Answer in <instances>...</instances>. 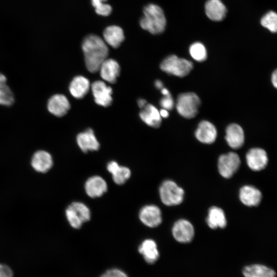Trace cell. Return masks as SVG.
I'll return each instance as SVG.
<instances>
[{
    "label": "cell",
    "instance_id": "17",
    "mask_svg": "<svg viewBox=\"0 0 277 277\" xmlns=\"http://www.w3.org/2000/svg\"><path fill=\"white\" fill-rule=\"evenodd\" d=\"M225 140L233 149L241 148L244 143L245 136L242 128L238 124H231L226 129Z\"/></svg>",
    "mask_w": 277,
    "mask_h": 277
},
{
    "label": "cell",
    "instance_id": "20",
    "mask_svg": "<svg viewBox=\"0 0 277 277\" xmlns=\"http://www.w3.org/2000/svg\"><path fill=\"white\" fill-rule=\"evenodd\" d=\"M205 13L211 20L220 22L224 19L227 9L221 0H208L205 5Z\"/></svg>",
    "mask_w": 277,
    "mask_h": 277
},
{
    "label": "cell",
    "instance_id": "33",
    "mask_svg": "<svg viewBox=\"0 0 277 277\" xmlns=\"http://www.w3.org/2000/svg\"><path fill=\"white\" fill-rule=\"evenodd\" d=\"M160 104L163 109L167 110H171L174 106V102L171 94L164 95L161 99Z\"/></svg>",
    "mask_w": 277,
    "mask_h": 277
},
{
    "label": "cell",
    "instance_id": "15",
    "mask_svg": "<svg viewBox=\"0 0 277 277\" xmlns=\"http://www.w3.org/2000/svg\"><path fill=\"white\" fill-rule=\"evenodd\" d=\"M98 71L104 81L113 84L120 75V67L116 61L107 58L101 64Z\"/></svg>",
    "mask_w": 277,
    "mask_h": 277
},
{
    "label": "cell",
    "instance_id": "5",
    "mask_svg": "<svg viewBox=\"0 0 277 277\" xmlns=\"http://www.w3.org/2000/svg\"><path fill=\"white\" fill-rule=\"evenodd\" d=\"M200 104V99L195 93L185 92L178 95L176 108L177 112L183 117L192 118L196 115Z\"/></svg>",
    "mask_w": 277,
    "mask_h": 277
},
{
    "label": "cell",
    "instance_id": "10",
    "mask_svg": "<svg viewBox=\"0 0 277 277\" xmlns=\"http://www.w3.org/2000/svg\"><path fill=\"white\" fill-rule=\"evenodd\" d=\"M172 233L176 241L180 243H186L193 239L194 230L190 222L186 220L180 219L174 224Z\"/></svg>",
    "mask_w": 277,
    "mask_h": 277
},
{
    "label": "cell",
    "instance_id": "26",
    "mask_svg": "<svg viewBox=\"0 0 277 277\" xmlns=\"http://www.w3.org/2000/svg\"><path fill=\"white\" fill-rule=\"evenodd\" d=\"M207 223L212 229L225 228L227 225V221L224 211L216 206L211 207L208 211Z\"/></svg>",
    "mask_w": 277,
    "mask_h": 277
},
{
    "label": "cell",
    "instance_id": "39",
    "mask_svg": "<svg viewBox=\"0 0 277 277\" xmlns=\"http://www.w3.org/2000/svg\"><path fill=\"white\" fill-rule=\"evenodd\" d=\"M161 93L164 96V95H168L169 94H170V92L169 91V90L166 88H164L163 87L161 90Z\"/></svg>",
    "mask_w": 277,
    "mask_h": 277
},
{
    "label": "cell",
    "instance_id": "28",
    "mask_svg": "<svg viewBox=\"0 0 277 277\" xmlns=\"http://www.w3.org/2000/svg\"><path fill=\"white\" fill-rule=\"evenodd\" d=\"M14 103V96L6 84V78L0 73V105L10 106Z\"/></svg>",
    "mask_w": 277,
    "mask_h": 277
},
{
    "label": "cell",
    "instance_id": "11",
    "mask_svg": "<svg viewBox=\"0 0 277 277\" xmlns=\"http://www.w3.org/2000/svg\"><path fill=\"white\" fill-rule=\"evenodd\" d=\"M84 188L87 195L93 199L101 197L106 193L108 190V185L104 178L95 175L86 181Z\"/></svg>",
    "mask_w": 277,
    "mask_h": 277
},
{
    "label": "cell",
    "instance_id": "14",
    "mask_svg": "<svg viewBox=\"0 0 277 277\" xmlns=\"http://www.w3.org/2000/svg\"><path fill=\"white\" fill-rule=\"evenodd\" d=\"M76 142L80 148L83 152L97 151L100 145L95 136L92 129L89 128L80 133L76 137Z\"/></svg>",
    "mask_w": 277,
    "mask_h": 277
},
{
    "label": "cell",
    "instance_id": "1",
    "mask_svg": "<svg viewBox=\"0 0 277 277\" xmlns=\"http://www.w3.org/2000/svg\"><path fill=\"white\" fill-rule=\"evenodd\" d=\"M82 48L88 70L91 73L98 71L108 55L109 50L106 43L99 36L91 34L84 38Z\"/></svg>",
    "mask_w": 277,
    "mask_h": 277
},
{
    "label": "cell",
    "instance_id": "8",
    "mask_svg": "<svg viewBox=\"0 0 277 277\" xmlns=\"http://www.w3.org/2000/svg\"><path fill=\"white\" fill-rule=\"evenodd\" d=\"M140 221L149 228L158 227L162 222V215L160 208L154 204L142 207L138 212Z\"/></svg>",
    "mask_w": 277,
    "mask_h": 277
},
{
    "label": "cell",
    "instance_id": "2",
    "mask_svg": "<svg viewBox=\"0 0 277 277\" xmlns=\"http://www.w3.org/2000/svg\"><path fill=\"white\" fill-rule=\"evenodd\" d=\"M142 29L152 34L164 32L166 26V19L162 9L157 5L149 4L143 9V16L140 21Z\"/></svg>",
    "mask_w": 277,
    "mask_h": 277
},
{
    "label": "cell",
    "instance_id": "9",
    "mask_svg": "<svg viewBox=\"0 0 277 277\" xmlns=\"http://www.w3.org/2000/svg\"><path fill=\"white\" fill-rule=\"evenodd\" d=\"M91 90L96 104L103 107L109 106L112 102V89L104 82L96 81L91 84Z\"/></svg>",
    "mask_w": 277,
    "mask_h": 277
},
{
    "label": "cell",
    "instance_id": "29",
    "mask_svg": "<svg viewBox=\"0 0 277 277\" xmlns=\"http://www.w3.org/2000/svg\"><path fill=\"white\" fill-rule=\"evenodd\" d=\"M189 51L192 58L195 61L202 62L205 61L207 52L204 45L200 42H195L190 46Z\"/></svg>",
    "mask_w": 277,
    "mask_h": 277
},
{
    "label": "cell",
    "instance_id": "24",
    "mask_svg": "<svg viewBox=\"0 0 277 277\" xmlns=\"http://www.w3.org/2000/svg\"><path fill=\"white\" fill-rule=\"evenodd\" d=\"M141 120L148 126L159 128L162 123V117L159 111L153 105L147 104L140 112Z\"/></svg>",
    "mask_w": 277,
    "mask_h": 277
},
{
    "label": "cell",
    "instance_id": "35",
    "mask_svg": "<svg viewBox=\"0 0 277 277\" xmlns=\"http://www.w3.org/2000/svg\"><path fill=\"white\" fill-rule=\"evenodd\" d=\"M271 82L273 86L276 88L277 87V71L275 69L271 75Z\"/></svg>",
    "mask_w": 277,
    "mask_h": 277
},
{
    "label": "cell",
    "instance_id": "4",
    "mask_svg": "<svg viewBox=\"0 0 277 277\" xmlns=\"http://www.w3.org/2000/svg\"><path fill=\"white\" fill-rule=\"evenodd\" d=\"M160 67L162 71L168 74L184 77L189 73L193 65L190 61L171 55L163 60Z\"/></svg>",
    "mask_w": 277,
    "mask_h": 277
},
{
    "label": "cell",
    "instance_id": "37",
    "mask_svg": "<svg viewBox=\"0 0 277 277\" xmlns=\"http://www.w3.org/2000/svg\"><path fill=\"white\" fill-rule=\"evenodd\" d=\"M147 104V101L143 98L138 99L137 101L138 106L141 109L144 108L146 105Z\"/></svg>",
    "mask_w": 277,
    "mask_h": 277
},
{
    "label": "cell",
    "instance_id": "27",
    "mask_svg": "<svg viewBox=\"0 0 277 277\" xmlns=\"http://www.w3.org/2000/svg\"><path fill=\"white\" fill-rule=\"evenodd\" d=\"M243 273L245 277H276L274 270L261 264H253L245 267Z\"/></svg>",
    "mask_w": 277,
    "mask_h": 277
},
{
    "label": "cell",
    "instance_id": "13",
    "mask_svg": "<svg viewBox=\"0 0 277 277\" xmlns=\"http://www.w3.org/2000/svg\"><path fill=\"white\" fill-rule=\"evenodd\" d=\"M195 135L200 142L210 144L215 141L217 130L214 125L210 122L202 121L198 125Z\"/></svg>",
    "mask_w": 277,
    "mask_h": 277
},
{
    "label": "cell",
    "instance_id": "34",
    "mask_svg": "<svg viewBox=\"0 0 277 277\" xmlns=\"http://www.w3.org/2000/svg\"><path fill=\"white\" fill-rule=\"evenodd\" d=\"M0 277H13L12 269L5 264H0Z\"/></svg>",
    "mask_w": 277,
    "mask_h": 277
},
{
    "label": "cell",
    "instance_id": "23",
    "mask_svg": "<svg viewBox=\"0 0 277 277\" xmlns=\"http://www.w3.org/2000/svg\"><path fill=\"white\" fill-rule=\"evenodd\" d=\"M53 160L49 153L39 150L34 153L31 159V165L37 171L46 172L52 166Z\"/></svg>",
    "mask_w": 277,
    "mask_h": 277
},
{
    "label": "cell",
    "instance_id": "7",
    "mask_svg": "<svg viewBox=\"0 0 277 277\" xmlns=\"http://www.w3.org/2000/svg\"><path fill=\"white\" fill-rule=\"evenodd\" d=\"M241 164L239 155L230 152L221 155L218 160L217 167L220 174L224 177H231L238 170Z\"/></svg>",
    "mask_w": 277,
    "mask_h": 277
},
{
    "label": "cell",
    "instance_id": "25",
    "mask_svg": "<svg viewBox=\"0 0 277 277\" xmlns=\"http://www.w3.org/2000/svg\"><path fill=\"white\" fill-rule=\"evenodd\" d=\"M90 87L89 81L86 77L78 75L73 78L69 85V91L75 98L80 99L88 93Z\"/></svg>",
    "mask_w": 277,
    "mask_h": 277
},
{
    "label": "cell",
    "instance_id": "36",
    "mask_svg": "<svg viewBox=\"0 0 277 277\" xmlns=\"http://www.w3.org/2000/svg\"><path fill=\"white\" fill-rule=\"evenodd\" d=\"M161 117L167 118L169 116V112L166 109L162 108L159 111Z\"/></svg>",
    "mask_w": 277,
    "mask_h": 277
},
{
    "label": "cell",
    "instance_id": "6",
    "mask_svg": "<svg viewBox=\"0 0 277 277\" xmlns=\"http://www.w3.org/2000/svg\"><path fill=\"white\" fill-rule=\"evenodd\" d=\"M159 195L162 202L168 206L180 204L183 201L184 191L174 181L167 180L159 187Z\"/></svg>",
    "mask_w": 277,
    "mask_h": 277
},
{
    "label": "cell",
    "instance_id": "32",
    "mask_svg": "<svg viewBox=\"0 0 277 277\" xmlns=\"http://www.w3.org/2000/svg\"><path fill=\"white\" fill-rule=\"evenodd\" d=\"M100 277H128V276L121 269L114 268L106 270Z\"/></svg>",
    "mask_w": 277,
    "mask_h": 277
},
{
    "label": "cell",
    "instance_id": "19",
    "mask_svg": "<svg viewBox=\"0 0 277 277\" xmlns=\"http://www.w3.org/2000/svg\"><path fill=\"white\" fill-rule=\"evenodd\" d=\"M138 251L149 264H154L159 258L160 253L157 244L155 241L151 239L144 240L139 245Z\"/></svg>",
    "mask_w": 277,
    "mask_h": 277
},
{
    "label": "cell",
    "instance_id": "30",
    "mask_svg": "<svg viewBox=\"0 0 277 277\" xmlns=\"http://www.w3.org/2000/svg\"><path fill=\"white\" fill-rule=\"evenodd\" d=\"M261 24L271 32L275 33L277 31L276 13L273 11L268 12L262 17Z\"/></svg>",
    "mask_w": 277,
    "mask_h": 277
},
{
    "label": "cell",
    "instance_id": "21",
    "mask_svg": "<svg viewBox=\"0 0 277 277\" xmlns=\"http://www.w3.org/2000/svg\"><path fill=\"white\" fill-rule=\"evenodd\" d=\"M239 197L245 205L256 206L260 203L262 195L261 191L255 187L246 185L241 188Z\"/></svg>",
    "mask_w": 277,
    "mask_h": 277
},
{
    "label": "cell",
    "instance_id": "38",
    "mask_svg": "<svg viewBox=\"0 0 277 277\" xmlns=\"http://www.w3.org/2000/svg\"><path fill=\"white\" fill-rule=\"evenodd\" d=\"M154 85L157 89L161 90L164 87L163 82L159 80L155 81Z\"/></svg>",
    "mask_w": 277,
    "mask_h": 277
},
{
    "label": "cell",
    "instance_id": "12",
    "mask_svg": "<svg viewBox=\"0 0 277 277\" xmlns=\"http://www.w3.org/2000/svg\"><path fill=\"white\" fill-rule=\"evenodd\" d=\"M246 159L248 167L255 171L264 169L268 161L266 152L260 148L250 149L246 154Z\"/></svg>",
    "mask_w": 277,
    "mask_h": 277
},
{
    "label": "cell",
    "instance_id": "3",
    "mask_svg": "<svg viewBox=\"0 0 277 277\" xmlns=\"http://www.w3.org/2000/svg\"><path fill=\"white\" fill-rule=\"evenodd\" d=\"M65 214L70 225L76 229H80L83 224L89 221L91 217L89 207L84 203L77 201L69 205Z\"/></svg>",
    "mask_w": 277,
    "mask_h": 277
},
{
    "label": "cell",
    "instance_id": "22",
    "mask_svg": "<svg viewBox=\"0 0 277 277\" xmlns=\"http://www.w3.org/2000/svg\"><path fill=\"white\" fill-rule=\"evenodd\" d=\"M103 35V39L106 44L114 48L118 47L125 39L123 30L116 25L106 27Z\"/></svg>",
    "mask_w": 277,
    "mask_h": 277
},
{
    "label": "cell",
    "instance_id": "18",
    "mask_svg": "<svg viewBox=\"0 0 277 277\" xmlns=\"http://www.w3.org/2000/svg\"><path fill=\"white\" fill-rule=\"evenodd\" d=\"M49 111L55 116L61 117L65 115L70 105L67 98L63 94H55L52 96L48 102Z\"/></svg>",
    "mask_w": 277,
    "mask_h": 277
},
{
    "label": "cell",
    "instance_id": "31",
    "mask_svg": "<svg viewBox=\"0 0 277 277\" xmlns=\"http://www.w3.org/2000/svg\"><path fill=\"white\" fill-rule=\"evenodd\" d=\"M95 12L100 15L108 16L112 12L111 6L106 3L107 0H91Z\"/></svg>",
    "mask_w": 277,
    "mask_h": 277
},
{
    "label": "cell",
    "instance_id": "16",
    "mask_svg": "<svg viewBox=\"0 0 277 277\" xmlns=\"http://www.w3.org/2000/svg\"><path fill=\"white\" fill-rule=\"evenodd\" d=\"M106 168L111 174L113 182L118 185L125 184L131 175V171L129 168L125 166H121L115 161L108 162Z\"/></svg>",
    "mask_w": 277,
    "mask_h": 277
}]
</instances>
